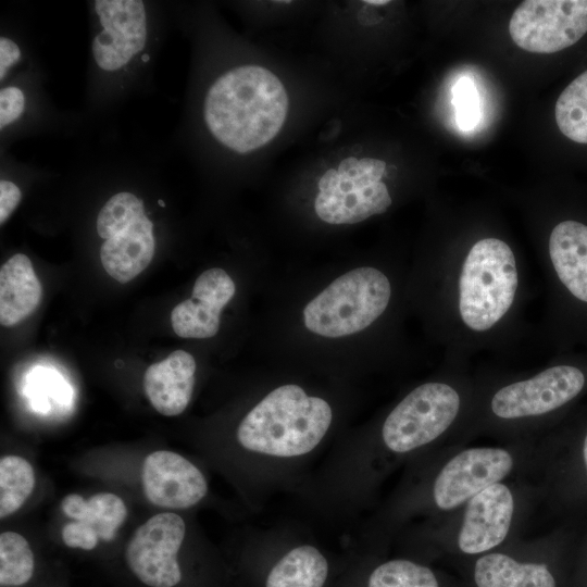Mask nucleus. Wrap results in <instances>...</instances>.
Wrapping results in <instances>:
<instances>
[{"label":"nucleus","instance_id":"5701e85b","mask_svg":"<svg viewBox=\"0 0 587 587\" xmlns=\"http://www.w3.org/2000/svg\"><path fill=\"white\" fill-rule=\"evenodd\" d=\"M35 486V473L30 463L18 455H5L0 460V517L16 512L28 499Z\"/></svg>","mask_w":587,"mask_h":587},{"label":"nucleus","instance_id":"473e14b6","mask_svg":"<svg viewBox=\"0 0 587 587\" xmlns=\"http://www.w3.org/2000/svg\"><path fill=\"white\" fill-rule=\"evenodd\" d=\"M364 3L373 4V5H385L389 3V0H366Z\"/></svg>","mask_w":587,"mask_h":587},{"label":"nucleus","instance_id":"6ab92c4d","mask_svg":"<svg viewBox=\"0 0 587 587\" xmlns=\"http://www.w3.org/2000/svg\"><path fill=\"white\" fill-rule=\"evenodd\" d=\"M474 578L478 587H555V579L545 564L519 563L502 553L479 558Z\"/></svg>","mask_w":587,"mask_h":587},{"label":"nucleus","instance_id":"cd10ccee","mask_svg":"<svg viewBox=\"0 0 587 587\" xmlns=\"http://www.w3.org/2000/svg\"><path fill=\"white\" fill-rule=\"evenodd\" d=\"M98 533L89 525L74 521L62 529V540L70 548L92 550L99 541Z\"/></svg>","mask_w":587,"mask_h":587},{"label":"nucleus","instance_id":"f03ea898","mask_svg":"<svg viewBox=\"0 0 587 587\" xmlns=\"http://www.w3.org/2000/svg\"><path fill=\"white\" fill-rule=\"evenodd\" d=\"M332 408L298 385L273 389L241 420L237 440L245 449L268 457L295 458L311 452L326 435Z\"/></svg>","mask_w":587,"mask_h":587},{"label":"nucleus","instance_id":"6e6552de","mask_svg":"<svg viewBox=\"0 0 587 587\" xmlns=\"http://www.w3.org/2000/svg\"><path fill=\"white\" fill-rule=\"evenodd\" d=\"M584 385L585 376L579 369L554 365L500 388L491 399V411L504 420L542 415L571 401Z\"/></svg>","mask_w":587,"mask_h":587},{"label":"nucleus","instance_id":"c85d7f7f","mask_svg":"<svg viewBox=\"0 0 587 587\" xmlns=\"http://www.w3.org/2000/svg\"><path fill=\"white\" fill-rule=\"evenodd\" d=\"M25 104L24 93L17 87H5L0 91V126L16 121L23 113Z\"/></svg>","mask_w":587,"mask_h":587},{"label":"nucleus","instance_id":"393cba45","mask_svg":"<svg viewBox=\"0 0 587 587\" xmlns=\"http://www.w3.org/2000/svg\"><path fill=\"white\" fill-rule=\"evenodd\" d=\"M367 587H439L434 573L426 566L391 560L378 565L370 575Z\"/></svg>","mask_w":587,"mask_h":587},{"label":"nucleus","instance_id":"412c9836","mask_svg":"<svg viewBox=\"0 0 587 587\" xmlns=\"http://www.w3.org/2000/svg\"><path fill=\"white\" fill-rule=\"evenodd\" d=\"M328 576V562L314 546L303 545L289 550L271 569L265 587H323Z\"/></svg>","mask_w":587,"mask_h":587},{"label":"nucleus","instance_id":"4468645a","mask_svg":"<svg viewBox=\"0 0 587 587\" xmlns=\"http://www.w3.org/2000/svg\"><path fill=\"white\" fill-rule=\"evenodd\" d=\"M196 367L190 353L176 350L146 370L143 390L160 414L175 416L185 411L193 392Z\"/></svg>","mask_w":587,"mask_h":587},{"label":"nucleus","instance_id":"9d476101","mask_svg":"<svg viewBox=\"0 0 587 587\" xmlns=\"http://www.w3.org/2000/svg\"><path fill=\"white\" fill-rule=\"evenodd\" d=\"M95 10L102 30L92 41L100 68L116 71L140 52L147 39L143 2L140 0H97Z\"/></svg>","mask_w":587,"mask_h":587},{"label":"nucleus","instance_id":"4be33fe9","mask_svg":"<svg viewBox=\"0 0 587 587\" xmlns=\"http://www.w3.org/2000/svg\"><path fill=\"white\" fill-rule=\"evenodd\" d=\"M555 121L565 137L587 143V71L570 83L559 96Z\"/></svg>","mask_w":587,"mask_h":587},{"label":"nucleus","instance_id":"1a4fd4ad","mask_svg":"<svg viewBox=\"0 0 587 587\" xmlns=\"http://www.w3.org/2000/svg\"><path fill=\"white\" fill-rule=\"evenodd\" d=\"M512 467V457L504 449L464 450L452 458L438 474L433 491L435 502L440 509H453L499 483Z\"/></svg>","mask_w":587,"mask_h":587},{"label":"nucleus","instance_id":"423d86ee","mask_svg":"<svg viewBox=\"0 0 587 587\" xmlns=\"http://www.w3.org/2000/svg\"><path fill=\"white\" fill-rule=\"evenodd\" d=\"M513 42L533 53H554L587 33V0H526L509 24Z\"/></svg>","mask_w":587,"mask_h":587},{"label":"nucleus","instance_id":"0eeeda50","mask_svg":"<svg viewBox=\"0 0 587 587\" xmlns=\"http://www.w3.org/2000/svg\"><path fill=\"white\" fill-rule=\"evenodd\" d=\"M186 525L176 513H158L140 525L125 548V560L135 576L150 587H174L182 579L177 553Z\"/></svg>","mask_w":587,"mask_h":587},{"label":"nucleus","instance_id":"72a5a7b5","mask_svg":"<svg viewBox=\"0 0 587 587\" xmlns=\"http://www.w3.org/2000/svg\"><path fill=\"white\" fill-rule=\"evenodd\" d=\"M583 455H584V462H585L586 470H587V435H586L585 440H584Z\"/></svg>","mask_w":587,"mask_h":587},{"label":"nucleus","instance_id":"20e7f679","mask_svg":"<svg viewBox=\"0 0 587 587\" xmlns=\"http://www.w3.org/2000/svg\"><path fill=\"white\" fill-rule=\"evenodd\" d=\"M390 297L388 277L375 267L361 266L336 278L305 305L304 325L323 337L355 334L384 313Z\"/></svg>","mask_w":587,"mask_h":587},{"label":"nucleus","instance_id":"c756f323","mask_svg":"<svg viewBox=\"0 0 587 587\" xmlns=\"http://www.w3.org/2000/svg\"><path fill=\"white\" fill-rule=\"evenodd\" d=\"M22 198L20 188L12 182H0V223L3 224L18 205Z\"/></svg>","mask_w":587,"mask_h":587},{"label":"nucleus","instance_id":"7c9ffc66","mask_svg":"<svg viewBox=\"0 0 587 587\" xmlns=\"http://www.w3.org/2000/svg\"><path fill=\"white\" fill-rule=\"evenodd\" d=\"M21 58L18 46L9 38L0 39V78L3 79L8 68Z\"/></svg>","mask_w":587,"mask_h":587},{"label":"nucleus","instance_id":"39448f33","mask_svg":"<svg viewBox=\"0 0 587 587\" xmlns=\"http://www.w3.org/2000/svg\"><path fill=\"white\" fill-rule=\"evenodd\" d=\"M460 396L448 384L425 383L408 394L388 414L382 428L385 445L404 453L439 437L460 410Z\"/></svg>","mask_w":587,"mask_h":587},{"label":"nucleus","instance_id":"f257e3e1","mask_svg":"<svg viewBox=\"0 0 587 587\" xmlns=\"http://www.w3.org/2000/svg\"><path fill=\"white\" fill-rule=\"evenodd\" d=\"M289 99L265 67L243 65L220 76L204 100V121L224 146L248 153L268 143L283 127Z\"/></svg>","mask_w":587,"mask_h":587},{"label":"nucleus","instance_id":"7ed1b4c3","mask_svg":"<svg viewBox=\"0 0 587 587\" xmlns=\"http://www.w3.org/2000/svg\"><path fill=\"white\" fill-rule=\"evenodd\" d=\"M520 285L519 266L502 239L477 240L457 277V310L462 325L475 334L495 328L510 312Z\"/></svg>","mask_w":587,"mask_h":587},{"label":"nucleus","instance_id":"bb28decb","mask_svg":"<svg viewBox=\"0 0 587 587\" xmlns=\"http://www.w3.org/2000/svg\"><path fill=\"white\" fill-rule=\"evenodd\" d=\"M453 104L457 122L462 129L469 130L478 122V95L475 86L467 77L461 78L453 88Z\"/></svg>","mask_w":587,"mask_h":587},{"label":"nucleus","instance_id":"f8f14e48","mask_svg":"<svg viewBox=\"0 0 587 587\" xmlns=\"http://www.w3.org/2000/svg\"><path fill=\"white\" fill-rule=\"evenodd\" d=\"M235 284L220 267L204 271L196 279L191 298L171 312L174 333L182 338H210L220 328V314L235 295Z\"/></svg>","mask_w":587,"mask_h":587},{"label":"nucleus","instance_id":"dca6fc26","mask_svg":"<svg viewBox=\"0 0 587 587\" xmlns=\"http://www.w3.org/2000/svg\"><path fill=\"white\" fill-rule=\"evenodd\" d=\"M548 251L560 282L587 303V226L576 221L559 223L550 234Z\"/></svg>","mask_w":587,"mask_h":587},{"label":"nucleus","instance_id":"b1692460","mask_svg":"<svg viewBox=\"0 0 587 587\" xmlns=\"http://www.w3.org/2000/svg\"><path fill=\"white\" fill-rule=\"evenodd\" d=\"M34 553L28 541L15 532L0 535V584L2 587H17L33 576Z\"/></svg>","mask_w":587,"mask_h":587},{"label":"nucleus","instance_id":"aec40b11","mask_svg":"<svg viewBox=\"0 0 587 587\" xmlns=\"http://www.w3.org/2000/svg\"><path fill=\"white\" fill-rule=\"evenodd\" d=\"M70 519L91 526L104 541H111L127 516L124 501L115 494L100 492L89 499L78 494L65 496L61 502Z\"/></svg>","mask_w":587,"mask_h":587},{"label":"nucleus","instance_id":"a211bd4d","mask_svg":"<svg viewBox=\"0 0 587 587\" xmlns=\"http://www.w3.org/2000/svg\"><path fill=\"white\" fill-rule=\"evenodd\" d=\"M390 204L391 197L386 184L377 182L349 193L319 192L314 209L317 216L328 224H355L386 212Z\"/></svg>","mask_w":587,"mask_h":587},{"label":"nucleus","instance_id":"9b49d317","mask_svg":"<svg viewBox=\"0 0 587 587\" xmlns=\"http://www.w3.org/2000/svg\"><path fill=\"white\" fill-rule=\"evenodd\" d=\"M142 489L153 505L165 509H188L208 492L201 471L180 454L159 450L146 457L142 464Z\"/></svg>","mask_w":587,"mask_h":587},{"label":"nucleus","instance_id":"ddd939ff","mask_svg":"<svg viewBox=\"0 0 587 587\" xmlns=\"http://www.w3.org/2000/svg\"><path fill=\"white\" fill-rule=\"evenodd\" d=\"M513 509L512 494L500 483L472 497L460 529L459 548L464 553L475 554L501 544L508 535Z\"/></svg>","mask_w":587,"mask_h":587},{"label":"nucleus","instance_id":"a878e982","mask_svg":"<svg viewBox=\"0 0 587 587\" xmlns=\"http://www.w3.org/2000/svg\"><path fill=\"white\" fill-rule=\"evenodd\" d=\"M145 216L142 201L130 192H118L111 197L97 217V232L109 239Z\"/></svg>","mask_w":587,"mask_h":587},{"label":"nucleus","instance_id":"f3484780","mask_svg":"<svg viewBox=\"0 0 587 587\" xmlns=\"http://www.w3.org/2000/svg\"><path fill=\"white\" fill-rule=\"evenodd\" d=\"M41 284L29 258L23 253L11 257L0 268V323L13 326L38 308Z\"/></svg>","mask_w":587,"mask_h":587},{"label":"nucleus","instance_id":"2f4dec72","mask_svg":"<svg viewBox=\"0 0 587 587\" xmlns=\"http://www.w3.org/2000/svg\"><path fill=\"white\" fill-rule=\"evenodd\" d=\"M340 176L336 168L327 170L319 180V192L329 195L339 188Z\"/></svg>","mask_w":587,"mask_h":587},{"label":"nucleus","instance_id":"2eb2a0df","mask_svg":"<svg viewBox=\"0 0 587 587\" xmlns=\"http://www.w3.org/2000/svg\"><path fill=\"white\" fill-rule=\"evenodd\" d=\"M153 224L145 215L122 233L104 240L100 260L105 272L120 283L139 275L154 254Z\"/></svg>","mask_w":587,"mask_h":587}]
</instances>
